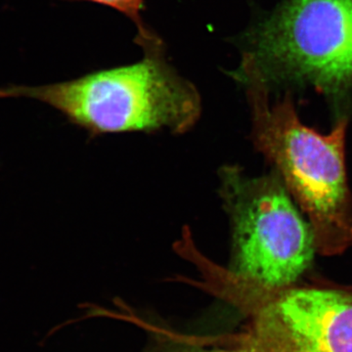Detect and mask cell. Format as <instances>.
Wrapping results in <instances>:
<instances>
[{
    "label": "cell",
    "instance_id": "6da1fadb",
    "mask_svg": "<svg viewBox=\"0 0 352 352\" xmlns=\"http://www.w3.org/2000/svg\"><path fill=\"white\" fill-rule=\"evenodd\" d=\"M244 85L252 135L312 227L317 252L335 256L352 245V196L347 182V120L328 134L303 124L291 95L271 105L270 88L251 67L230 73Z\"/></svg>",
    "mask_w": 352,
    "mask_h": 352
},
{
    "label": "cell",
    "instance_id": "7a4b0ae2",
    "mask_svg": "<svg viewBox=\"0 0 352 352\" xmlns=\"http://www.w3.org/2000/svg\"><path fill=\"white\" fill-rule=\"evenodd\" d=\"M136 63L43 85L7 87L8 98L50 106L92 136L122 132L186 133L201 113L198 89L173 68L157 34L135 41Z\"/></svg>",
    "mask_w": 352,
    "mask_h": 352
},
{
    "label": "cell",
    "instance_id": "3957f363",
    "mask_svg": "<svg viewBox=\"0 0 352 352\" xmlns=\"http://www.w3.org/2000/svg\"><path fill=\"white\" fill-rule=\"evenodd\" d=\"M236 44L270 90L311 85L338 105L352 94V0H282Z\"/></svg>",
    "mask_w": 352,
    "mask_h": 352
},
{
    "label": "cell",
    "instance_id": "277c9868",
    "mask_svg": "<svg viewBox=\"0 0 352 352\" xmlns=\"http://www.w3.org/2000/svg\"><path fill=\"white\" fill-rule=\"evenodd\" d=\"M219 194L232 230L229 270L265 288L298 283L318 252L311 226L276 171L251 177L235 164L223 166Z\"/></svg>",
    "mask_w": 352,
    "mask_h": 352
},
{
    "label": "cell",
    "instance_id": "5b68a950",
    "mask_svg": "<svg viewBox=\"0 0 352 352\" xmlns=\"http://www.w3.org/2000/svg\"><path fill=\"white\" fill-rule=\"evenodd\" d=\"M224 300L248 314L240 340L261 352H352V288H265L229 277Z\"/></svg>",
    "mask_w": 352,
    "mask_h": 352
},
{
    "label": "cell",
    "instance_id": "8992f818",
    "mask_svg": "<svg viewBox=\"0 0 352 352\" xmlns=\"http://www.w3.org/2000/svg\"><path fill=\"white\" fill-rule=\"evenodd\" d=\"M152 352H261L238 339L236 344H204L189 340L168 339L155 346Z\"/></svg>",
    "mask_w": 352,
    "mask_h": 352
},
{
    "label": "cell",
    "instance_id": "52a82bcc",
    "mask_svg": "<svg viewBox=\"0 0 352 352\" xmlns=\"http://www.w3.org/2000/svg\"><path fill=\"white\" fill-rule=\"evenodd\" d=\"M65 1L94 2V3L111 7V8L119 11V12L126 16L135 25L136 29H138V34H136L134 41L145 39L155 34V32L151 31L150 28L145 25L144 21L142 19V14L141 13H142L143 8H144L143 0H65Z\"/></svg>",
    "mask_w": 352,
    "mask_h": 352
},
{
    "label": "cell",
    "instance_id": "ba28073f",
    "mask_svg": "<svg viewBox=\"0 0 352 352\" xmlns=\"http://www.w3.org/2000/svg\"><path fill=\"white\" fill-rule=\"evenodd\" d=\"M7 98V94L6 89L3 88H0V99H6Z\"/></svg>",
    "mask_w": 352,
    "mask_h": 352
}]
</instances>
